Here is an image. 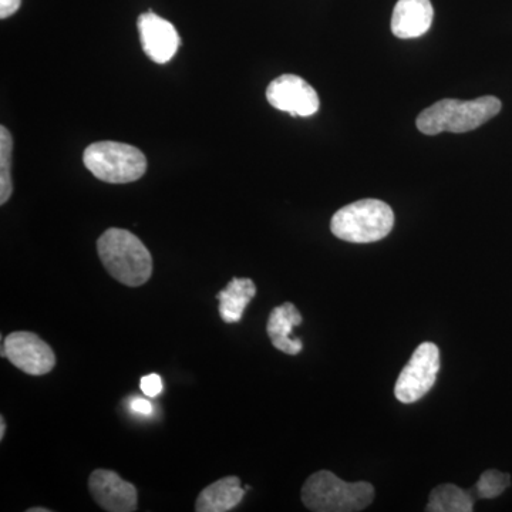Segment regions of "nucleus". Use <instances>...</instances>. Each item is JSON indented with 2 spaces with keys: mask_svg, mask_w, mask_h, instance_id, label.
Segmentation results:
<instances>
[{
  "mask_svg": "<svg viewBox=\"0 0 512 512\" xmlns=\"http://www.w3.org/2000/svg\"><path fill=\"white\" fill-rule=\"evenodd\" d=\"M476 498L470 490H463L454 484H441L430 494L426 511L429 512H471Z\"/></svg>",
  "mask_w": 512,
  "mask_h": 512,
  "instance_id": "obj_15",
  "label": "nucleus"
},
{
  "mask_svg": "<svg viewBox=\"0 0 512 512\" xmlns=\"http://www.w3.org/2000/svg\"><path fill=\"white\" fill-rule=\"evenodd\" d=\"M302 322L301 312L292 302H286L284 305L272 309L268 323H266V333H268L274 348L291 356L301 353L302 340L292 339L291 336L293 328L302 325Z\"/></svg>",
  "mask_w": 512,
  "mask_h": 512,
  "instance_id": "obj_12",
  "label": "nucleus"
},
{
  "mask_svg": "<svg viewBox=\"0 0 512 512\" xmlns=\"http://www.w3.org/2000/svg\"><path fill=\"white\" fill-rule=\"evenodd\" d=\"M394 227V212L386 202L367 198L340 208L330 231L336 238L352 244H370L386 238Z\"/></svg>",
  "mask_w": 512,
  "mask_h": 512,
  "instance_id": "obj_4",
  "label": "nucleus"
},
{
  "mask_svg": "<svg viewBox=\"0 0 512 512\" xmlns=\"http://www.w3.org/2000/svg\"><path fill=\"white\" fill-rule=\"evenodd\" d=\"M83 163L94 177L109 184L134 183L147 171L143 151L116 141L90 144L84 150Z\"/></svg>",
  "mask_w": 512,
  "mask_h": 512,
  "instance_id": "obj_5",
  "label": "nucleus"
},
{
  "mask_svg": "<svg viewBox=\"0 0 512 512\" xmlns=\"http://www.w3.org/2000/svg\"><path fill=\"white\" fill-rule=\"evenodd\" d=\"M375 500V488L367 481L348 483L332 471L312 474L302 487V503L315 512H359Z\"/></svg>",
  "mask_w": 512,
  "mask_h": 512,
  "instance_id": "obj_3",
  "label": "nucleus"
},
{
  "mask_svg": "<svg viewBox=\"0 0 512 512\" xmlns=\"http://www.w3.org/2000/svg\"><path fill=\"white\" fill-rule=\"evenodd\" d=\"M13 138L5 126L0 127V204L5 205L13 192L12 181Z\"/></svg>",
  "mask_w": 512,
  "mask_h": 512,
  "instance_id": "obj_16",
  "label": "nucleus"
},
{
  "mask_svg": "<svg viewBox=\"0 0 512 512\" xmlns=\"http://www.w3.org/2000/svg\"><path fill=\"white\" fill-rule=\"evenodd\" d=\"M256 295V286L249 278H232L222 291L217 293L218 311L225 323L241 322L245 309Z\"/></svg>",
  "mask_w": 512,
  "mask_h": 512,
  "instance_id": "obj_14",
  "label": "nucleus"
},
{
  "mask_svg": "<svg viewBox=\"0 0 512 512\" xmlns=\"http://www.w3.org/2000/svg\"><path fill=\"white\" fill-rule=\"evenodd\" d=\"M245 488L235 476L221 478L205 487L195 501L197 512H227L234 510L245 497Z\"/></svg>",
  "mask_w": 512,
  "mask_h": 512,
  "instance_id": "obj_13",
  "label": "nucleus"
},
{
  "mask_svg": "<svg viewBox=\"0 0 512 512\" xmlns=\"http://www.w3.org/2000/svg\"><path fill=\"white\" fill-rule=\"evenodd\" d=\"M511 483V477L508 474L501 473L497 470H487L478 478L477 484L474 485L471 494L477 500H490V498H497L498 495L507 490L508 485Z\"/></svg>",
  "mask_w": 512,
  "mask_h": 512,
  "instance_id": "obj_17",
  "label": "nucleus"
},
{
  "mask_svg": "<svg viewBox=\"0 0 512 512\" xmlns=\"http://www.w3.org/2000/svg\"><path fill=\"white\" fill-rule=\"evenodd\" d=\"M501 107L503 104L494 96L478 97L470 101L444 99L421 111L416 124L426 136L468 133L497 116Z\"/></svg>",
  "mask_w": 512,
  "mask_h": 512,
  "instance_id": "obj_2",
  "label": "nucleus"
},
{
  "mask_svg": "<svg viewBox=\"0 0 512 512\" xmlns=\"http://www.w3.org/2000/svg\"><path fill=\"white\" fill-rule=\"evenodd\" d=\"M49 508H29L28 512H50Z\"/></svg>",
  "mask_w": 512,
  "mask_h": 512,
  "instance_id": "obj_22",
  "label": "nucleus"
},
{
  "mask_svg": "<svg viewBox=\"0 0 512 512\" xmlns=\"http://www.w3.org/2000/svg\"><path fill=\"white\" fill-rule=\"evenodd\" d=\"M140 389L147 397L160 396L164 390L163 379H161V376L157 375V373H151V375L141 377Z\"/></svg>",
  "mask_w": 512,
  "mask_h": 512,
  "instance_id": "obj_18",
  "label": "nucleus"
},
{
  "mask_svg": "<svg viewBox=\"0 0 512 512\" xmlns=\"http://www.w3.org/2000/svg\"><path fill=\"white\" fill-rule=\"evenodd\" d=\"M101 264L120 284L138 288L153 275V256L127 229L110 228L97 241Z\"/></svg>",
  "mask_w": 512,
  "mask_h": 512,
  "instance_id": "obj_1",
  "label": "nucleus"
},
{
  "mask_svg": "<svg viewBox=\"0 0 512 512\" xmlns=\"http://www.w3.org/2000/svg\"><path fill=\"white\" fill-rule=\"evenodd\" d=\"M130 409L133 410L134 413L141 414V416H151L154 412L153 404L146 399H141V397H134V399L131 400Z\"/></svg>",
  "mask_w": 512,
  "mask_h": 512,
  "instance_id": "obj_19",
  "label": "nucleus"
},
{
  "mask_svg": "<svg viewBox=\"0 0 512 512\" xmlns=\"http://www.w3.org/2000/svg\"><path fill=\"white\" fill-rule=\"evenodd\" d=\"M2 357L30 376H43L56 366V355L49 345L32 332H13L3 339Z\"/></svg>",
  "mask_w": 512,
  "mask_h": 512,
  "instance_id": "obj_7",
  "label": "nucleus"
},
{
  "mask_svg": "<svg viewBox=\"0 0 512 512\" xmlns=\"http://www.w3.org/2000/svg\"><path fill=\"white\" fill-rule=\"evenodd\" d=\"M434 10L430 0H399L394 6L392 32L399 39H416L429 32Z\"/></svg>",
  "mask_w": 512,
  "mask_h": 512,
  "instance_id": "obj_11",
  "label": "nucleus"
},
{
  "mask_svg": "<svg viewBox=\"0 0 512 512\" xmlns=\"http://www.w3.org/2000/svg\"><path fill=\"white\" fill-rule=\"evenodd\" d=\"M93 500L104 511L133 512L137 510L138 494L133 484L111 470H94L89 478Z\"/></svg>",
  "mask_w": 512,
  "mask_h": 512,
  "instance_id": "obj_9",
  "label": "nucleus"
},
{
  "mask_svg": "<svg viewBox=\"0 0 512 512\" xmlns=\"http://www.w3.org/2000/svg\"><path fill=\"white\" fill-rule=\"evenodd\" d=\"M440 372V350L434 343H421L397 377L394 394L404 404L416 403L430 392Z\"/></svg>",
  "mask_w": 512,
  "mask_h": 512,
  "instance_id": "obj_6",
  "label": "nucleus"
},
{
  "mask_svg": "<svg viewBox=\"0 0 512 512\" xmlns=\"http://www.w3.org/2000/svg\"><path fill=\"white\" fill-rule=\"evenodd\" d=\"M266 100L274 109L285 111L293 117L313 116L320 106L316 90L295 74H282L269 83Z\"/></svg>",
  "mask_w": 512,
  "mask_h": 512,
  "instance_id": "obj_8",
  "label": "nucleus"
},
{
  "mask_svg": "<svg viewBox=\"0 0 512 512\" xmlns=\"http://www.w3.org/2000/svg\"><path fill=\"white\" fill-rule=\"evenodd\" d=\"M22 0H0V19H8L15 15L20 8Z\"/></svg>",
  "mask_w": 512,
  "mask_h": 512,
  "instance_id": "obj_20",
  "label": "nucleus"
},
{
  "mask_svg": "<svg viewBox=\"0 0 512 512\" xmlns=\"http://www.w3.org/2000/svg\"><path fill=\"white\" fill-rule=\"evenodd\" d=\"M5 433H6V421L5 417H0V441L5 439Z\"/></svg>",
  "mask_w": 512,
  "mask_h": 512,
  "instance_id": "obj_21",
  "label": "nucleus"
},
{
  "mask_svg": "<svg viewBox=\"0 0 512 512\" xmlns=\"http://www.w3.org/2000/svg\"><path fill=\"white\" fill-rule=\"evenodd\" d=\"M137 28L144 53L154 63H168L177 55L181 40L173 23L147 12L138 18Z\"/></svg>",
  "mask_w": 512,
  "mask_h": 512,
  "instance_id": "obj_10",
  "label": "nucleus"
}]
</instances>
